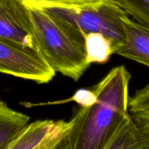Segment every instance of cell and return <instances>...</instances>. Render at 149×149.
<instances>
[{
    "instance_id": "cell-1",
    "label": "cell",
    "mask_w": 149,
    "mask_h": 149,
    "mask_svg": "<svg viewBox=\"0 0 149 149\" xmlns=\"http://www.w3.org/2000/svg\"><path fill=\"white\" fill-rule=\"evenodd\" d=\"M131 75L124 65L112 68L93 88L96 101L82 107L72 119L73 127L62 149H105L129 114Z\"/></svg>"
},
{
    "instance_id": "cell-2",
    "label": "cell",
    "mask_w": 149,
    "mask_h": 149,
    "mask_svg": "<svg viewBox=\"0 0 149 149\" xmlns=\"http://www.w3.org/2000/svg\"><path fill=\"white\" fill-rule=\"evenodd\" d=\"M26 4L45 10L69 30L83 37L91 32L102 33L113 43V54L124 40V19L128 15L115 0H63Z\"/></svg>"
},
{
    "instance_id": "cell-3",
    "label": "cell",
    "mask_w": 149,
    "mask_h": 149,
    "mask_svg": "<svg viewBox=\"0 0 149 149\" xmlns=\"http://www.w3.org/2000/svg\"><path fill=\"white\" fill-rule=\"evenodd\" d=\"M39 51L55 72L77 81L90 64L84 37L69 30L49 13L29 5Z\"/></svg>"
},
{
    "instance_id": "cell-4",
    "label": "cell",
    "mask_w": 149,
    "mask_h": 149,
    "mask_svg": "<svg viewBox=\"0 0 149 149\" xmlns=\"http://www.w3.org/2000/svg\"><path fill=\"white\" fill-rule=\"evenodd\" d=\"M0 73L39 84L49 82L56 74L39 51L1 37Z\"/></svg>"
},
{
    "instance_id": "cell-5",
    "label": "cell",
    "mask_w": 149,
    "mask_h": 149,
    "mask_svg": "<svg viewBox=\"0 0 149 149\" xmlns=\"http://www.w3.org/2000/svg\"><path fill=\"white\" fill-rule=\"evenodd\" d=\"M73 127L72 120H37L28 124L7 149H62Z\"/></svg>"
},
{
    "instance_id": "cell-6",
    "label": "cell",
    "mask_w": 149,
    "mask_h": 149,
    "mask_svg": "<svg viewBox=\"0 0 149 149\" xmlns=\"http://www.w3.org/2000/svg\"><path fill=\"white\" fill-rule=\"evenodd\" d=\"M0 37L39 51L25 0H0Z\"/></svg>"
},
{
    "instance_id": "cell-7",
    "label": "cell",
    "mask_w": 149,
    "mask_h": 149,
    "mask_svg": "<svg viewBox=\"0 0 149 149\" xmlns=\"http://www.w3.org/2000/svg\"><path fill=\"white\" fill-rule=\"evenodd\" d=\"M125 37L114 54L146 65L149 68V26L127 15L124 19Z\"/></svg>"
},
{
    "instance_id": "cell-8",
    "label": "cell",
    "mask_w": 149,
    "mask_h": 149,
    "mask_svg": "<svg viewBox=\"0 0 149 149\" xmlns=\"http://www.w3.org/2000/svg\"><path fill=\"white\" fill-rule=\"evenodd\" d=\"M113 148L149 149V132L139 126L128 114L105 147Z\"/></svg>"
},
{
    "instance_id": "cell-9",
    "label": "cell",
    "mask_w": 149,
    "mask_h": 149,
    "mask_svg": "<svg viewBox=\"0 0 149 149\" xmlns=\"http://www.w3.org/2000/svg\"><path fill=\"white\" fill-rule=\"evenodd\" d=\"M29 119V116L13 110L0 100V149H7Z\"/></svg>"
},
{
    "instance_id": "cell-10",
    "label": "cell",
    "mask_w": 149,
    "mask_h": 149,
    "mask_svg": "<svg viewBox=\"0 0 149 149\" xmlns=\"http://www.w3.org/2000/svg\"><path fill=\"white\" fill-rule=\"evenodd\" d=\"M86 60L91 63H105L113 54V43L104 34L91 32L84 35Z\"/></svg>"
},
{
    "instance_id": "cell-11",
    "label": "cell",
    "mask_w": 149,
    "mask_h": 149,
    "mask_svg": "<svg viewBox=\"0 0 149 149\" xmlns=\"http://www.w3.org/2000/svg\"><path fill=\"white\" fill-rule=\"evenodd\" d=\"M135 21L149 26V0H115Z\"/></svg>"
},
{
    "instance_id": "cell-12",
    "label": "cell",
    "mask_w": 149,
    "mask_h": 149,
    "mask_svg": "<svg viewBox=\"0 0 149 149\" xmlns=\"http://www.w3.org/2000/svg\"><path fill=\"white\" fill-rule=\"evenodd\" d=\"M129 109L131 113L149 111V84L137 90L129 100Z\"/></svg>"
},
{
    "instance_id": "cell-13",
    "label": "cell",
    "mask_w": 149,
    "mask_h": 149,
    "mask_svg": "<svg viewBox=\"0 0 149 149\" xmlns=\"http://www.w3.org/2000/svg\"><path fill=\"white\" fill-rule=\"evenodd\" d=\"M71 101H74L78 103L82 107H89L96 101V95L93 90H87V89H80L76 91L75 93L70 98L55 102H51L47 104H59V103H66Z\"/></svg>"
},
{
    "instance_id": "cell-14",
    "label": "cell",
    "mask_w": 149,
    "mask_h": 149,
    "mask_svg": "<svg viewBox=\"0 0 149 149\" xmlns=\"http://www.w3.org/2000/svg\"><path fill=\"white\" fill-rule=\"evenodd\" d=\"M132 119L139 125L149 132V111H138L132 113Z\"/></svg>"
},
{
    "instance_id": "cell-15",
    "label": "cell",
    "mask_w": 149,
    "mask_h": 149,
    "mask_svg": "<svg viewBox=\"0 0 149 149\" xmlns=\"http://www.w3.org/2000/svg\"><path fill=\"white\" fill-rule=\"evenodd\" d=\"M26 2H40V1H56L63 0H25Z\"/></svg>"
}]
</instances>
